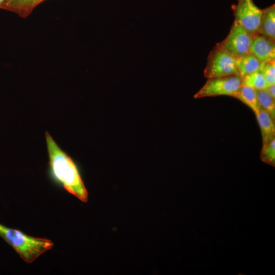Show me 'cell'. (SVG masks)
Returning <instances> with one entry per match:
<instances>
[{"label":"cell","instance_id":"1","mask_svg":"<svg viewBox=\"0 0 275 275\" xmlns=\"http://www.w3.org/2000/svg\"><path fill=\"white\" fill-rule=\"evenodd\" d=\"M45 139L52 176L69 193L84 202H87L88 191L75 162L59 147L47 131Z\"/></svg>","mask_w":275,"mask_h":275},{"label":"cell","instance_id":"2","mask_svg":"<svg viewBox=\"0 0 275 275\" xmlns=\"http://www.w3.org/2000/svg\"><path fill=\"white\" fill-rule=\"evenodd\" d=\"M0 236L26 263H31L53 246L51 240L29 236L21 231L0 224Z\"/></svg>","mask_w":275,"mask_h":275},{"label":"cell","instance_id":"3","mask_svg":"<svg viewBox=\"0 0 275 275\" xmlns=\"http://www.w3.org/2000/svg\"><path fill=\"white\" fill-rule=\"evenodd\" d=\"M208 78L238 75L236 59L216 46L210 52L204 70Z\"/></svg>","mask_w":275,"mask_h":275},{"label":"cell","instance_id":"4","mask_svg":"<svg viewBox=\"0 0 275 275\" xmlns=\"http://www.w3.org/2000/svg\"><path fill=\"white\" fill-rule=\"evenodd\" d=\"M252 37V35L234 21L227 37L216 47L236 59L250 53Z\"/></svg>","mask_w":275,"mask_h":275},{"label":"cell","instance_id":"5","mask_svg":"<svg viewBox=\"0 0 275 275\" xmlns=\"http://www.w3.org/2000/svg\"><path fill=\"white\" fill-rule=\"evenodd\" d=\"M242 85V78L238 75L208 78L205 84L195 94L194 98L221 95L233 97Z\"/></svg>","mask_w":275,"mask_h":275},{"label":"cell","instance_id":"6","mask_svg":"<svg viewBox=\"0 0 275 275\" xmlns=\"http://www.w3.org/2000/svg\"><path fill=\"white\" fill-rule=\"evenodd\" d=\"M233 7L235 21L251 35L260 34L263 10L252 0H241Z\"/></svg>","mask_w":275,"mask_h":275},{"label":"cell","instance_id":"7","mask_svg":"<svg viewBox=\"0 0 275 275\" xmlns=\"http://www.w3.org/2000/svg\"><path fill=\"white\" fill-rule=\"evenodd\" d=\"M250 51L261 62L275 60L274 41L261 34L253 35Z\"/></svg>","mask_w":275,"mask_h":275},{"label":"cell","instance_id":"8","mask_svg":"<svg viewBox=\"0 0 275 275\" xmlns=\"http://www.w3.org/2000/svg\"><path fill=\"white\" fill-rule=\"evenodd\" d=\"M45 0H6L1 9L18 14L22 18L27 17L39 4Z\"/></svg>","mask_w":275,"mask_h":275},{"label":"cell","instance_id":"9","mask_svg":"<svg viewBox=\"0 0 275 275\" xmlns=\"http://www.w3.org/2000/svg\"><path fill=\"white\" fill-rule=\"evenodd\" d=\"M255 114L260 127L263 144L275 139L274 120L261 108Z\"/></svg>","mask_w":275,"mask_h":275},{"label":"cell","instance_id":"10","mask_svg":"<svg viewBox=\"0 0 275 275\" xmlns=\"http://www.w3.org/2000/svg\"><path fill=\"white\" fill-rule=\"evenodd\" d=\"M236 63L241 78L259 71L262 62L251 53L236 59Z\"/></svg>","mask_w":275,"mask_h":275},{"label":"cell","instance_id":"11","mask_svg":"<svg viewBox=\"0 0 275 275\" xmlns=\"http://www.w3.org/2000/svg\"><path fill=\"white\" fill-rule=\"evenodd\" d=\"M260 34L274 41L275 6L272 5L263 10Z\"/></svg>","mask_w":275,"mask_h":275},{"label":"cell","instance_id":"12","mask_svg":"<svg viewBox=\"0 0 275 275\" xmlns=\"http://www.w3.org/2000/svg\"><path fill=\"white\" fill-rule=\"evenodd\" d=\"M242 102L255 114L261 108L258 103L256 91L245 85H242L233 96Z\"/></svg>","mask_w":275,"mask_h":275},{"label":"cell","instance_id":"13","mask_svg":"<svg viewBox=\"0 0 275 275\" xmlns=\"http://www.w3.org/2000/svg\"><path fill=\"white\" fill-rule=\"evenodd\" d=\"M259 106L266 112L274 120L275 119V99L268 93L266 89L256 91Z\"/></svg>","mask_w":275,"mask_h":275},{"label":"cell","instance_id":"14","mask_svg":"<svg viewBox=\"0 0 275 275\" xmlns=\"http://www.w3.org/2000/svg\"><path fill=\"white\" fill-rule=\"evenodd\" d=\"M242 83L256 91L265 89L268 86L260 70L242 77Z\"/></svg>","mask_w":275,"mask_h":275},{"label":"cell","instance_id":"15","mask_svg":"<svg viewBox=\"0 0 275 275\" xmlns=\"http://www.w3.org/2000/svg\"><path fill=\"white\" fill-rule=\"evenodd\" d=\"M260 159L265 163L273 167L275 166V139L263 144Z\"/></svg>","mask_w":275,"mask_h":275},{"label":"cell","instance_id":"16","mask_svg":"<svg viewBox=\"0 0 275 275\" xmlns=\"http://www.w3.org/2000/svg\"><path fill=\"white\" fill-rule=\"evenodd\" d=\"M275 60L262 62L260 70L267 84L275 85Z\"/></svg>","mask_w":275,"mask_h":275},{"label":"cell","instance_id":"17","mask_svg":"<svg viewBox=\"0 0 275 275\" xmlns=\"http://www.w3.org/2000/svg\"><path fill=\"white\" fill-rule=\"evenodd\" d=\"M265 89L271 96L275 99V85H269Z\"/></svg>","mask_w":275,"mask_h":275},{"label":"cell","instance_id":"18","mask_svg":"<svg viewBox=\"0 0 275 275\" xmlns=\"http://www.w3.org/2000/svg\"><path fill=\"white\" fill-rule=\"evenodd\" d=\"M6 0H0V8H1L3 4Z\"/></svg>","mask_w":275,"mask_h":275},{"label":"cell","instance_id":"19","mask_svg":"<svg viewBox=\"0 0 275 275\" xmlns=\"http://www.w3.org/2000/svg\"><path fill=\"white\" fill-rule=\"evenodd\" d=\"M238 1H241V0H237Z\"/></svg>","mask_w":275,"mask_h":275}]
</instances>
